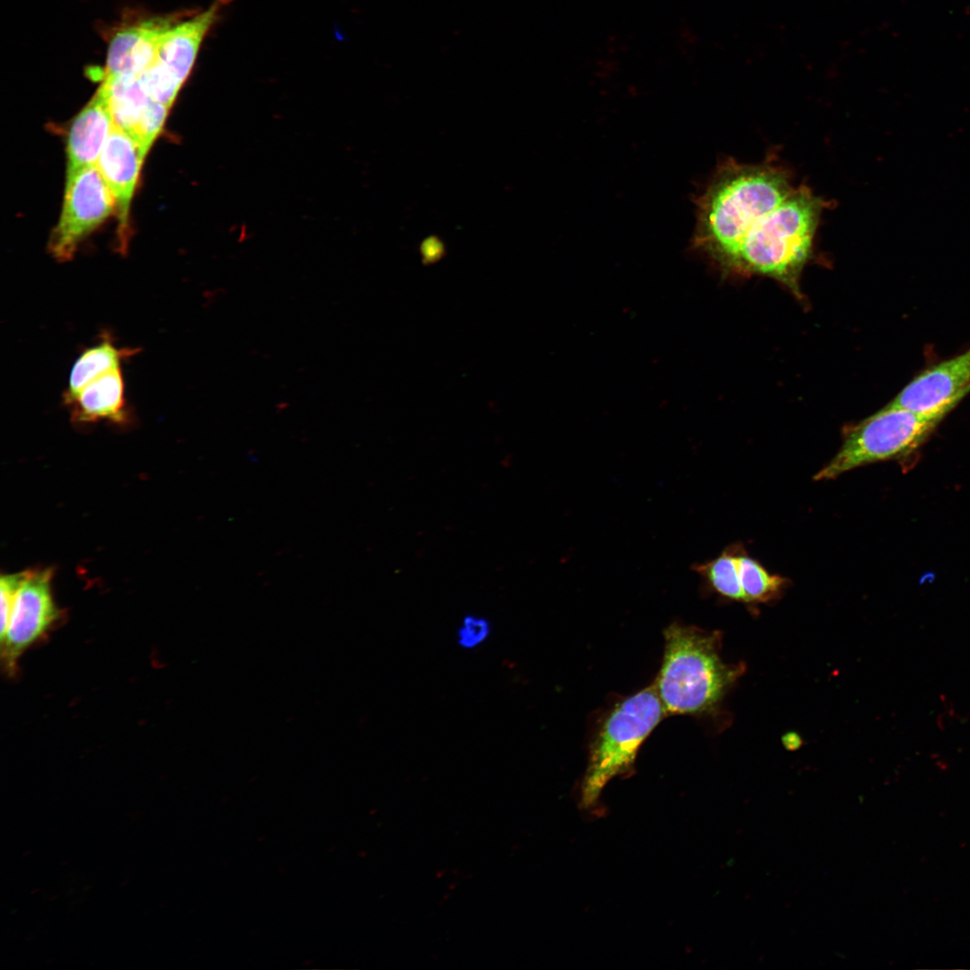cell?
Wrapping results in <instances>:
<instances>
[{
    "mask_svg": "<svg viewBox=\"0 0 970 970\" xmlns=\"http://www.w3.org/2000/svg\"><path fill=\"white\" fill-rule=\"evenodd\" d=\"M50 569L26 571L1 639L2 659L13 671L22 654L54 624L58 610L51 594Z\"/></svg>",
    "mask_w": 970,
    "mask_h": 970,
    "instance_id": "obj_8",
    "label": "cell"
},
{
    "mask_svg": "<svg viewBox=\"0 0 970 970\" xmlns=\"http://www.w3.org/2000/svg\"><path fill=\"white\" fill-rule=\"evenodd\" d=\"M66 405L71 409L73 421L80 424L100 420L127 422L128 411L121 367L90 382Z\"/></svg>",
    "mask_w": 970,
    "mask_h": 970,
    "instance_id": "obj_13",
    "label": "cell"
},
{
    "mask_svg": "<svg viewBox=\"0 0 970 970\" xmlns=\"http://www.w3.org/2000/svg\"><path fill=\"white\" fill-rule=\"evenodd\" d=\"M795 187L790 172L781 165L724 161L695 201L693 245L720 267L732 269L750 227Z\"/></svg>",
    "mask_w": 970,
    "mask_h": 970,
    "instance_id": "obj_1",
    "label": "cell"
},
{
    "mask_svg": "<svg viewBox=\"0 0 970 970\" xmlns=\"http://www.w3.org/2000/svg\"><path fill=\"white\" fill-rule=\"evenodd\" d=\"M695 569L719 595L737 601H745L736 551L728 549L717 558L698 564Z\"/></svg>",
    "mask_w": 970,
    "mask_h": 970,
    "instance_id": "obj_17",
    "label": "cell"
},
{
    "mask_svg": "<svg viewBox=\"0 0 970 970\" xmlns=\"http://www.w3.org/2000/svg\"><path fill=\"white\" fill-rule=\"evenodd\" d=\"M226 1L215 0L203 12L174 22L165 32L154 63L139 76L154 101L171 107Z\"/></svg>",
    "mask_w": 970,
    "mask_h": 970,
    "instance_id": "obj_7",
    "label": "cell"
},
{
    "mask_svg": "<svg viewBox=\"0 0 970 970\" xmlns=\"http://www.w3.org/2000/svg\"><path fill=\"white\" fill-rule=\"evenodd\" d=\"M113 127L106 90L101 84L70 128L66 173L97 164Z\"/></svg>",
    "mask_w": 970,
    "mask_h": 970,
    "instance_id": "obj_12",
    "label": "cell"
},
{
    "mask_svg": "<svg viewBox=\"0 0 970 970\" xmlns=\"http://www.w3.org/2000/svg\"><path fill=\"white\" fill-rule=\"evenodd\" d=\"M26 571L4 575L0 579V597H1V630L0 639L4 637L7 625L9 622L10 615L12 613L14 599L17 591L24 579Z\"/></svg>",
    "mask_w": 970,
    "mask_h": 970,
    "instance_id": "obj_20",
    "label": "cell"
},
{
    "mask_svg": "<svg viewBox=\"0 0 970 970\" xmlns=\"http://www.w3.org/2000/svg\"><path fill=\"white\" fill-rule=\"evenodd\" d=\"M825 200L802 184L761 216L745 235L732 269L766 275L792 289L811 256Z\"/></svg>",
    "mask_w": 970,
    "mask_h": 970,
    "instance_id": "obj_2",
    "label": "cell"
},
{
    "mask_svg": "<svg viewBox=\"0 0 970 970\" xmlns=\"http://www.w3.org/2000/svg\"><path fill=\"white\" fill-rule=\"evenodd\" d=\"M136 348H119L109 333L85 348L76 358L69 373L64 402L69 403L90 382L103 374L121 367L124 359L136 354Z\"/></svg>",
    "mask_w": 970,
    "mask_h": 970,
    "instance_id": "obj_14",
    "label": "cell"
},
{
    "mask_svg": "<svg viewBox=\"0 0 970 970\" xmlns=\"http://www.w3.org/2000/svg\"><path fill=\"white\" fill-rule=\"evenodd\" d=\"M146 152L127 131L113 127L97 162L115 201L119 251H127L128 211Z\"/></svg>",
    "mask_w": 970,
    "mask_h": 970,
    "instance_id": "obj_10",
    "label": "cell"
},
{
    "mask_svg": "<svg viewBox=\"0 0 970 970\" xmlns=\"http://www.w3.org/2000/svg\"><path fill=\"white\" fill-rule=\"evenodd\" d=\"M940 421L888 404L845 431L840 450L814 480L835 479L862 465L903 458L914 452Z\"/></svg>",
    "mask_w": 970,
    "mask_h": 970,
    "instance_id": "obj_5",
    "label": "cell"
},
{
    "mask_svg": "<svg viewBox=\"0 0 970 970\" xmlns=\"http://www.w3.org/2000/svg\"><path fill=\"white\" fill-rule=\"evenodd\" d=\"M665 655L655 685L666 712L710 710L738 675L719 657L718 639L694 627L672 624L664 631Z\"/></svg>",
    "mask_w": 970,
    "mask_h": 970,
    "instance_id": "obj_3",
    "label": "cell"
},
{
    "mask_svg": "<svg viewBox=\"0 0 970 970\" xmlns=\"http://www.w3.org/2000/svg\"><path fill=\"white\" fill-rule=\"evenodd\" d=\"M665 713L655 686L645 688L613 707L590 747L581 788L584 805L595 801L610 780L630 770L639 746Z\"/></svg>",
    "mask_w": 970,
    "mask_h": 970,
    "instance_id": "obj_4",
    "label": "cell"
},
{
    "mask_svg": "<svg viewBox=\"0 0 970 970\" xmlns=\"http://www.w3.org/2000/svg\"><path fill=\"white\" fill-rule=\"evenodd\" d=\"M101 84L114 126L129 133L152 98L139 76H104Z\"/></svg>",
    "mask_w": 970,
    "mask_h": 970,
    "instance_id": "obj_15",
    "label": "cell"
},
{
    "mask_svg": "<svg viewBox=\"0 0 970 970\" xmlns=\"http://www.w3.org/2000/svg\"><path fill=\"white\" fill-rule=\"evenodd\" d=\"M969 393L970 348L920 373L889 404L942 419Z\"/></svg>",
    "mask_w": 970,
    "mask_h": 970,
    "instance_id": "obj_9",
    "label": "cell"
},
{
    "mask_svg": "<svg viewBox=\"0 0 970 970\" xmlns=\"http://www.w3.org/2000/svg\"><path fill=\"white\" fill-rule=\"evenodd\" d=\"M114 208L113 196L97 164L66 173L63 210L48 242L50 254L58 261L71 260L79 243Z\"/></svg>",
    "mask_w": 970,
    "mask_h": 970,
    "instance_id": "obj_6",
    "label": "cell"
},
{
    "mask_svg": "<svg viewBox=\"0 0 970 970\" xmlns=\"http://www.w3.org/2000/svg\"><path fill=\"white\" fill-rule=\"evenodd\" d=\"M168 109L166 105L152 99L136 126L129 132L146 153L162 130Z\"/></svg>",
    "mask_w": 970,
    "mask_h": 970,
    "instance_id": "obj_18",
    "label": "cell"
},
{
    "mask_svg": "<svg viewBox=\"0 0 970 970\" xmlns=\"http://www.w3.org/2000/svg\"><path fill=\"white\" fill-rule=\"evenodd\" d=\"M174 22L155 18L118 31L109 45L105 76H140L154 63L165 32Z\"/></svg>",
    "mask_w": 970,
    "mask_h": 970,
    "instance_id": "obj_11",
    "label": "cell"
},
{
    "mask_svg": "<svg viewBox=\"0 0 970 970\" xmlns=\"http://www.w3.org/2000/svg\"><path fill=\"white\" fill-rule=\"evenodd\" d=\"M740 582L745 602H768L783 589L787 580L770 574L757 560L745 553L736 551Z\"/></svg>",
    "mask_w": 970,
    "mask_h": 970,
    "instance_id": "obj_16",
    "label": "cell"
},
{
    "mask_svg": "<svg viewBox=\"0 0 970 970\" xmlns=\"http://www.w3.org/2000/svg\"><path fill=\"white\" fill-rule=\"evenodd\" d=\"M489 632L490 624L488 619L466 615L457 631L458 644L464 648H475L489 637Z\"/></svg>",
    "mask_w": 970,
    "mask_h": 970,
    "instance_id": "obj_19",
    "label": "cell"
}]
</instances>
